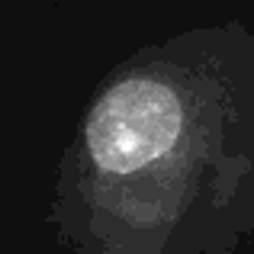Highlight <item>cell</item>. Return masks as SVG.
I'll use <instances>...</instances> for the list:
<instances>
[{
	"instance_id": "6da1fadb",
	"label": "cell",
	"mask_w": 254,
	"mask_h": 254,
	"mask_svg": "<svg viewBox=\"0 0 254 254\" xmlns=\"http://www.w3.org/2000/svg\"><path fill=\"white\" fill-rule=\"evenodd\" d=\"M68 254H232L254 232V32L212 26L93 93L52 203Z\"/></svg>"
}]
</instances>
